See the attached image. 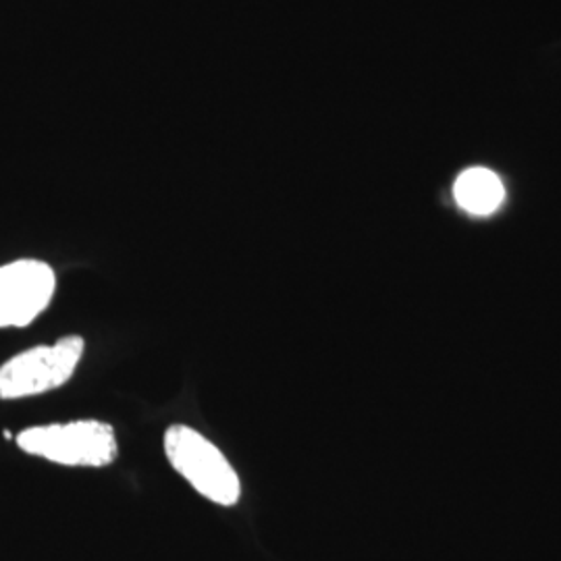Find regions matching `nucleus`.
Instances as JSON below:
<instances>
[{
	"mask_svg": "<svg viewBox=\"0 0 561 561\" xmlns=\"http://www.w3.org/2000/svg\"><path fill=\"white\" fill-rule=\"evenodd\" d=\"M167 460L208 502L231 507L240 502L241 482L233 466L215 443L198 431L173 424L164 433Z\"/></svg>",
	"mask_w": 561,
	"mask_h": 561,
	"instance_id": "nucleus-1",
	"label": "nucleus"
},
{
	"mask_svg": "<svg viewBox=\"0 0 561 561\" xmlns=\"http://www.w3.org/2000/svg\"><path fill=\"white\" fill-rule=\"evenodd\" d=\"M25 454L60 466L101 468L117 460L115 428L106 422L78 421L34 426L18 435Z\"/></svg>",
	"mask_w": 561,
	"mask_h": 561,
	"instance_id": "nucleus-2",
	"label": "nucleus"
},
{
	"mask_svg": "<svg viewBox=\"0 0 561 561\" xmlns=\"http://www.w3.org/2000/svg\"><path fill=\"white\" fill-rule=\"evenodd\" d=\"M85 341L67 335L53 345L25 350L0 366V400L34 398L69 381L83 356Z\"/></svg>",
	"mask_w": 561,
	"mask_h": 561,
	"instance_id": "nucleus-3",
	"label": "nucleus"
},
{
	"mask_svg": "<svg viewBox=\"0 0 561 561\" xmlns=\"http://www.w3.org/2000/svg\"><path fill=\"white\" fill-rule=\"evenodd\" d=\"M57 289L55 271L41 261H15L0 266V329L36 321Z\"/></svg>",
	"mask_w": 561,
	"mask_h": 561,
	"instance_id": "nucleus-4",
	"label": "nucleus"
},
{
	"mask_svg": "<svg viewBox=\"0 0 561 561\" xmlns=\"http://www.w3.org/2000/svg\"><path fill=\"white\" fill-rule=\"evenodd\" d=\"M454 196L466 213L474 217H486L502 206L505 190L493 171L474 167L463 171L456 180Z\"/></svg>",
	"mask_w": 561,
	"mask_h": 561,
	"instance_id": "nucleus-5",
	"label": "nucleus"
}]
</instances>
